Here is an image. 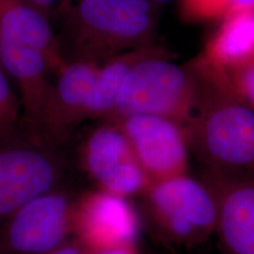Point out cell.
<instances>
[{"mask_svg":"<svg viewBox=\"0 0 254 254\" xmlns=\"http://www.w3.org/2000/svg\"><path fill=\"white\" fill-rule=\"evenodd\" d=\"M146 194L152 218L172 243L195 246L215 233L214 196L207 186L186 174L153 182Z\"/></svg>","mask_w":254,"mask_h":254,"instance_id":"cell-1","label":"cell"},{"mask_svg":"<svg viewBox=\"0 0 254 254\" xmlns=\"http://www.w3.org/2000/svg\"><path fill=\"white\" fill-rule=\"evenodd\" d=\"M51 147L27 135L0 142V225L32 200L57 190L63 166Z\"/></svg>","mask_w":254,"mask_h":254,"instance_id":"cell-2","label":"cell"},{"mask_svg":"<svg viewBox=\"0 0 254 254\" xmlns=\"http://www.w3.org/2000/svg\"><path fill=\"white\" fill-rule=\"evenodd\" d=\"M152 20L150 0H78L69 13L78 60L92 62L107 47L139 39Z\"/></svg>","mask_w":254,"mask_h":254,"instance_id":"cell-3","label":"cell"},{"mask_svg":"<svg viewBox=\"0 0 254 254\" xmlns=\"http://www.w3.org/2000/svg\"><path fill=\"white\" fill-rule=\"evenodd\" d=\"M190 82L179 66L160 59L133 64L116 101L117 112L131 116L182 117L190 104Z\"/></svg>","mask_w":254,"mask_h":254,"instance_id":"cell-4","label":"cell"},{"mask_svg":"<svg viewBox=\"0 0 254 254\" xmlns=\"http://www.w3.org/2000/svg\"><path fill=\"white\" fill-rule=\"evenodd\" d=\"M72 202L58 190L19 208L0 231V251L8 254H49L72 234Z\"/></svg>","mask_w":254,"mask_h":254,"instance_id":"cell-5","label":"cell"},{"mask_svg":"<svg viewBox=\"0 0 254 254\" xmlns=\"http://www.w3.org/2000/svg\"><path fill=\"white\" fill-rule=\"evenodd\" d=\"M200 147L217 173L254 171V110L243 100L228 99L209 111L200 133Z\"/></svg>","mask_w":254,"mask_h":254,"instance_id":"cell-6","label":"cell"},{"mask_svg":"<svg viewBox=\"0 0 254 254\" xmlns=\"http://www.w3.org/2000/svg\"><path fill=\"white\" fill-rule=\"evenodd\" d=\"M140 228L138 212L125 196L99 190L73 206L72 234L91 253L136 245Z\"/></svg>","mask_w":254,"mask_h":254,"instance_id":"cell-7","label":"cell"},{"mask_svg":"<svg viewBox=\"0 0 254 254\" xmlns=\"http://www.w3.org/2000/svg\"><path fill=\"white\" fill-rule=\"evenodd\" d=\"M82 163L101 190L128 198L146 192L151 179L135 158L123 129L103 127L90 135Z\"/></svg>","mask_w":254,"mask_h":254,"instance_id":"cell-8","label":"cell"},{"mask_svg":"<svg viewBox=\"0 0 254 254\" xmlns=\"http://www.w3.org/2000/svg\"><path fill=\"white\" fill-rule=\"evenodd\" d=\"M123 132L152 183L186 174V139L173 119L145 114L126 117Z\"/></svg>","mask_w":254,"mask_h":254,"instance_id":"cell-9","label":"cell"},{"mask_svg":"<svg viewBox=\"0 0 254 254\" xmlns=\"http://www.w3.org/2000/svg\"><path fill=\"white\" fill-rule=\"evenodd\" d=\"M0 64L17 87L21 104V123L26 135L44 141V120L53 86L47 79L51 67L43 53L0 37ZM46 144V142H45Z\"/></svg>","mask_w":254,"mask_h":254,"instance_id":"cell-10","label":"cell"},{"mask_svg":"<svg viewBox=\"0 0 254 254\" xmlns=\"http://www.w3.org/2000/svg\"><path fill=\"white\" fill-rule=\"evenodd\" d=\"M208 189L217 204V228L224 254H254V177L212 174Z\"/></svg>","mask_w":254,"mask_h":254,"instance_id":"cell-11","label":"cell"},{"mask_svg":"<svg viewBox=\"0 0 254 254\" xmlns=\"http://www.w3.org/2000/svg\"><path fill=\"white\" fill-rule=\"evenodd\" d=\"M98 69L87 60H75L60 69L44 120V141L53 146L65 138L71 126L87 116Z\"/></svg>","mask_w":254,"mask_h":254,"instance_id":"cell-12","label":"cell"},{"mask_svg":"<svg viewBox=\"0 0 254 254\" xmlns=\"http://www.w3.org/2000/svg\"><path fill=\"white\" fill-rule=\"evenodd\" d=\"M0 37L43 53L51 67H59V46L46 14L23 0L0 5Z\"/></svg>","mask_w":254,"mask_h":254,"instance_id":"cell-13","label":"cell"},{"mask_svg":"<svg viewBox=\"0 0 254 254\" xmlns=\"http://www.w3.org/2000/svg\"><path fill=\"white\" fill-rule=\"evenodd\" d=\"M209 63L234 69L254 58V9L239 11L222 19L207 46Z\"/></svg>","mask_w":254,"mask_h":254,"instance_id":"cell-14","label":"cell"},{"mask_svg":"<svg viewBox=\"0 0 254 254\" xmlns=\"http://www.w3.org/2000/svg\"><path fill=\"white\" fill-rule=\"evenodd\" d=\"M133 64L120 59L98 69L87 116H100L116 107V101L125 75Z\"/></svg>","mask_w":254,"mask_h":254,"instance_id":"cell-15","label":"cell"},{"mask_svg":"<svg viewBox=\"0 0 254 254\" xmlns=\"http://www.w3.org/2000/svg\"><path fill=\"white\" fill-rule=\"evenodd\" d=\"M180 5L182 14L190 20H214L254 9V0H180Z\"/></svg>","mask_w":254,"mask_h":254,"instance_id":"cell-16","label":"cell"},{"mask_svg":"<svg viewBox=\"0 0 254 254\" xmlns=\"http://www.w3.org/2000/svg\"><path fill=\"white\" fill-rule=\"evenodd\" d=\"M21 123V104L13 82L0 64V142L17 134Z\"/></svg>","mask_w":254,"mask_h":254,"instance_id":"cell-17","label":"cell"},{"mask_svg":"<svg viewBox=\"0 0 254 254\" xmlns=\"http://www.w3.org/2000/svg\"><path fill=\"white\" fill-rule=\"evenodd\" d=\"M233 72L234 91L238 97L254 110V58L239 67L232 69Z\"/></svg>","mask_w":254,"mask_h":254,"instance_id":"cell-18","label":"cell"},{"mask_svg":"<svg viewBox=\"0 0 254 254\" xmlns=\"http://www.w3.org/2000/svg\"><path fill=\"white\" fill-rule=\"evenodd\" d=\"M49 254H92L90 251H87L80 243L77 240L72 241V243H65L63 246L52 251Z\"/></svg>","mask_w":254,"mask_h":254,"instance_id":"cell-19","label":"cell"},{"mask_svg":"<svg viewBox=\"0 0 254 254\" xmlns=\"http://www.w3.org/2000/svg\"><path fill=\"white\" fill-rule=\"evenodd\" d=\"M23 1L46 14L51 8L56 7L62 0H23Z\"/></svg>","mask_w":254,"mask_h":254,"instance_id":"cell-20","label":"cell"},{"mask_svg":"<svg viewBox=\"0 0 254 254\" xmlns=\"http://www.w3.org/2000/svg\"><path fill=\"white\" fill-rule=\"evenodd\" d=\"M92 254H141V253L139 252L136 245H131V246L114 247V249L99 251V252H95Z\"/></svg>","mask_w":254,"mask_h":254,"instance_id":"cell-21","label":"cell"},{"mask_svg":"<svg viewBox=\"0 0 254 254\" xmlns=\"http://www.w3.org/2000/svg\"><path fill=\"white\" fill-rule=\"evenodd\" d=\"M155 2H159V4H165V2H170L172 0H154Z\"/></svg>","mask_w":254,"mask_h":254,"instance_id":"cell-22","label":"cell"},{"mask_svg":"<svg viewBox=\"0 0 254 254\" xmlns=\"http://www.w3.org/2000/svg\"><path fill=\"white\" fill-rule=\"evenodd\" d=\"M7 1H11V0H0V5L4 4V2H7Z\"/></svg>","mask_w":254,"mask_h":254,"instance_id":"cell-23","label":"cell"}]
</instances>
